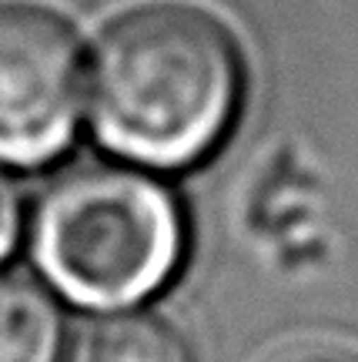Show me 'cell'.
I'll return each instance as SVG.
<instances>
[{
	"mask_svg": "<svg viewBox=\"0 0 358 362\" xmlns=\"http://www.w3.org/2000/svg\"><path fill=\"white\" fill-rule=\"evenodd\" d=\"M231 30L191 4H148L107 24L90 61V121L107 151L188 168L217 148L241 104Z\"/></svg>",
	"mask_w": 358,
	"mask_h": 362,
	"instance_id": "6da1fadb",
	"label": "cell"
},
{
	"mask_svg": "<svg viewBox=\"0 0 358 362\" xmlns=\"http://www.w3.org/2000/svg\"><path fill=\"white\" fill-rule=\"evenodd\" d=\"M184 242V211L157 178L117 161H74L40 192L30 252L61 296L114 312L171 282Z\"/></svg>",
	"mask_w": 358,
	"mask_h": 362,
	"instance_id": "7a4b0ae2",
	"label": "cell"
},
{
	"mask_svg": "<svg viewBox=\"0 0 358 362\" xmlns=\"http://www.w3.org/2000/svg\"><path fill=\"white\" fill-rule=\"evenodd\" d=\"M80 101V47L64 17L37 4H0V161L40 165L61 155Z\"/></svg>",
	"mask_w": 358,
	"mask_h": 362,
	"instance_id": "3957f363",
	"label": "cell"
},
{
	"mask_svg": "<svg viewBox=\"0 0 358 362\" xmlns=\"http://www.w3.org/2000/svg\"><path fill=\"white\" fill-rule=\"evenodd\" d=\"M74 362H191L174 325L151 312H107L80 332Z\"/></svg>",
	"mask_w": 358,
	"mask_h": 362,
	"instance_id": "277c9868",
	"label": "cell"
},
{
	"mask_svg": "<svg viewBox=\"0 0 358 362\" xmlns=\"http://www.w3.org/2000/svg\"><path fill=\"white\" fill-rule=\"evenodd\" d=\"M64 322L54 298L24 275H0V362H57Z\"/></svg>",
	"mask_w": 358,
	"mask_h": 362,
	"instance_id": "5b68a950",
	"label": "cell"
},
{
	"mask_svg": "<svg viewBox=\"0 0 358 362\" xmlns=\"http://www.w3.org/2000/svg\"><path fill=\"white\" fill-rule=\"evenodd\" d=\"M17 232H20V194L17 185L0 171V262L11 255Z\"/></svg>",
	"mask_w": 358,
	"mask_h": 362,
	"instance_id": "8992f818",
	"label": "cell"
},
{
	"mask_svg": "<svg viewBox=\"0 0 358 362\" xmlns=\"http://www.w3.org/2000/svg\"><path fill=\"white\" fill-rule=\"evenodd\" d=\"M292 362H355L348 356H338V352H308L302 359H292Z\"/></svg>",
	"mask_w": 358,
	"mask_h": 362,
	"instance_id": "52a82bcc",
	"label": "cell"
}]
</instances>
